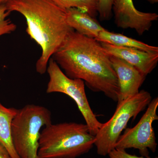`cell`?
Wrapping results in <instances>:
<instances>
[{
	"instance_id": "5b68a950",
	"label": "cell",
	"mask_w": 158,
	"mask_h": 158,
	"mask_svg": "<svg viewBox=\"0 0 158 158\" xmlns=\"http://www.w3.org/2000/svg\"><path fill=\"white\" fill-rule=\"evenodd\" d=\"M150 94L141 90L137 94L117 103V107L109 121L103 123L95 135L94 145L99 155H108L115 148L119 136L126 128L128 122L135 119L149 105Z\"/></svg>"
},
{
	"instance_id": "2e32d148",
	"label": "cell",
	"mask_w": 158,
	"mask_h": 158,
	"mask_svg": "<svg viewBox=\"0 0 158 158\" xmlns=\"http://www.w3.org/2000/svg\"><path fill=\"white\" fill-rule=\"evenodd\" d=\"M114 0H98V15L102 21L109 20L112 18Z\"/></svg>"
},
{
	"instance_id": "9c48e42d",
	"label": "cell",
	"mask_w": 158,
	"mask_h": 158,
	"mask_svg": "<svg viewBox=\"0 0 158 158\" xmlns=\"http://www.w3.org/2000/svg\"><path fill=\"white\" fill-rule=\"evenodd\" d=\"M100 43L109 55L123 59L146 77L157 65L158 52H149L138 49L112 45L107 43Z\"/></svg>"
},
{
	"instance_id": "e0dca14e",
	"label": "cell",
	"mask_w": 158,
	"mask_h": 158,
	"mask_svg": "<svg viewBox=\"0 0 158 158\" xmlns=\"http://www.w3.org/2000/svg\"><path fill=\"white\" fill-rule=\"evenodd\" d=\"M108 156L110 158H152L148 157H139L136 155L128 153L125 150L114 148L109 154ZM154 158H158L156 157Z\"/></svg>"
},
{
	"instance_id": "9a60e30c",
	"label": "cell",
	"mask_w": 158,
	"mask_h": 158,
	"mask_svg": "<svg viewBox=\"0 0 158 158\" xmlns=\"http://www.w3.org/2000/svg\"><path fill=\"white\" fill-rule=\"evenodd\" d=\"M10 14L5 4L0 5V37L11 34L17 29L16 24L8 19Z\"/></svg>"
},
{
	"instance_id": "4fadbf2b",
	"label": "cell",
	"mask_w": 158,
	"mask_h": 158,
	"mask_svg": "<svg viewBox=\"0 0 158 158\" xmlns=\"http://www.w3.org/2000/svg\"><path fill=\"white\" fill-rule=\"evenodd\" d=\"M95 39L99 42L107 43L117 46L135 48L149 52H158L157 47L148 45L123 34L110 32L106 30L101 32Z\"/></svg>"
},
{
	"instance_id": "277c9868",
	"label": "cell",
	"mask_w": 158,
	"mask_h": 158,
	"mask_svg": "<svg viewBox=\"0 0 158 158\" xmlns=\"http://www.w3.org/2000/svg\"><path fill=\"white\" fill-rule=\"evenodd\" d=\"M52 123L51 111L43 106L28 104L18 109L11 123V133L20 158H40L38 152L41 130Z\"/></svg>"
},
{
	"instance_id": "30bf717a",
	"label": "cell",
	"mask_w": 158,
	"mask_h": 158,
	"mask_svg": "<svg viewBox=\"0 0 158 158\" xmlns=\"http://www.w3.org/2000/svg\"><path fill=\"white\" fill-rule=\"evenodd\" d=\"M112 66L116 72L119 88L118 103L139 92L146 77L123 59L110 56Z\"/></svg>"
},
{
	"instance_id": "ba28073f",
	"label": "cell",
	"mask_w": 158,
	"mask_h": 158,
	"mask_svg": "<svg viewBox=\"0 0 158 158\" xmlns=\"http://www.w3.org/2000/svg\"><path fill=\"white\" fill-rule=\"evenodd\" d=\"M113 10L116 26L122 29H134L139 35L149 31L154 21L157 20L156 13L138 11L133 0H114Z\"/></svg>"
},
{
	"instance_id": "8fae6325",
	"label": "cell",
	"mask_w": 158,
	"mask_h": 158,
	"mask_svg": "<svg viewBox=\"0 0 158 158\" xmlns=\"http://www.w3.org/2000/svg\"><path fill=\"white\" fill-rule=\"evenodd\" d=\"M65 12L69 26L82 35L96 39L101 32L106 30L95 18L79 9L71 8Z\"/></svg>"
},
{
	"instance_id": "d6986e66",
	"label": "cell",
	"mask_w": 158,
	"mask_h": 158,
	"mask_svg": "<svg viewBox=\"0 0 158 158\" xmlns=\"http://www.w3.org/2000/svg\"><path fill=\"white\" fill-rule=\"evenodd\" d=\"M9 0H0V5L6 4Z\"/></svg>"
},
{
	"instance_id": "ffe728a7",
	"label": "cell",
	"mask_w": 158,
	"mask_h": 158,
	"mask_svg": "<svg viewBox=\"0 0 158 158\" xmlns=\"http://www.w3.org/2000/svg\"><path fill=\"white\" fill-rule=\"evenodd\" d=\"M148 2H150L154 4V3H157L158 2V0H147Z\"/></svg>"
},
{
	"instance_id": "7c38bea8",
	"label": "cell",
	"mask_w": 158,
	"mask_h": 158,
	"mask_svg": "<svg viewBox=\"0 0 158 158\" xmlns=\"http://www.w3.org/2000/svg\"><path fill=\"white\" fill-rule=\"evenodd\" d=\"M18 109L7 108L0 101V143L10 154L11 158H20L15 149L11 138V125Z\"/></svg>"
},
{
	"instance_id": "ac0fdd59",
	"label": "cell",
	"mask_w": 158,
	"mask_h": 158,
	"mask_svg": "<svg viewBox=\"0 0 158 158\" xmlns=\"http://www.w3.org/2000/svg\"><path fill=\"white\" fill-rule=\"evenodd\" d=\"M0 158H11L7 149L0 143Z\"/></svg>"
},
{
	"instance_id": "3957f363",
	"label": "cell",
	"mask_w": 158,
	"mask_h": 158,
	"mask_svg": "<svg viewBox=\"0 0 158 158\" xmlns=\"http://www.w3.org/2000/svg\"><path fill=\"white\" fill-rule=\"evenodd\" d=\"M95 141V136L86 124L52 123L41 130L38 156L40 158H77L89 152Z\"/></svg>"
},
{
	"instance_id": "5bb4252c",
	"label": "cell",
	"mask_w": 158,
	"mask_h": 158,
	"mask_svg": "<svg viewBox=\"0 0 158 158\" xmlns=\"http://www.w3.org/2000/svg\"><path fill=\"white\" fill-rule=\"evenodd\" d=\"M64 11L76 8L88 13L95 18L98 15V0H53Z\"/></svg>"
},
{
	"instance_id": "7a4b0ae2",
	"label": "cell",
	"mask_w": 158,
	"mask_h": 158,
	"mask_svg": "<svg viewBox=\"0 0 158 158\" xmlns=\"http://www.w3.org/2000/svg\"><path fill=\"white\" fill-rule=\"evenodd\" d=\"M5 5L10 13L18 12L25 19L27 34L41 49L36 70L44 74L49 60L73 30L66 22L65 11L53 0H9Z\"/></svg>"
},
{
	"instance_id": "6da1fadb",
	"label": "cell",
	"mask_w": 158,
	"mask_h": 158,
	"mask_svg": "<svg viewBox=\"0 0 158 158\" xmlns=\"http://www.w3.org/2000/svg\"><path fill=\"white\" fill-rule=\"evenodd\" d=\"M52 58L68 77L81 79L92 91L118 101L119 85L110 55L96 39L72 30Z\"/></svg>"
},
{
	"instance_id": "8992f818",
	"label": "cell",
	"mask_w": 158,
	"mask_h": 158,
	"mask_svg": "<svg viewBox=\"0 0 158 158\" xmlns=\"http://www.w3.org/2000/svg\"><path fill=\"white\" fill-rule=\"evenodd\" d=\"M46 72L49 76L46 93H63L73 100L90 133L95 136L103 123L98 120L91 110L85 92L84 81L66 76L52 57L49 60Z\"/></svg>"
},
{
	"instance_id": "52a82bcc",
	"label": "cell",
	"mask_w": 158,
	"mask_h": 158,
	"mask_svg": "<svg viewBox=\"0 0 158 158\" xmlns=\"http://www.w3.org/2000/svg\"><path fill=\"white\" fill-rule=\"evenodd\" d=\"M158 107L157 97L151 100L138 123L134 127L125 129L118 138L115 148L125 150L129 148L138 149L142 156L146 157H149V149L152 152H155L157 144L152 123L158 119Z\"/></svg>"
}]
</instances>
